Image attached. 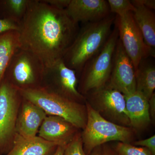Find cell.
Segmentation results:
<instances>
[{"mask_svg":"<svg viewBox=\"0 0 155 155\" xmlns=\"http://www.w3.org/2000/svg\"><path fill=\"white\" fill-rule=\"evenodd\" d=\"M19 25L20 48L33 53L46 67L63 59L79 30L66 10L43 0H31Z\"/></svg>","mask_w":155,"mask_h":155,"instance_id":"cell-1","label":"cell"},{"mask_svg":"<svg viewBox=\"0 0 155 155\" xmlns=\"http://www.w3.org/2000/svg\"><path fill=\"white\" fill-rule=\"evenodd\" d=\"M116 16L110 14L101 20L87 22L79 29L63 60L80 75L85 64L102 48L111 31Z\"/></svg>","mask_w":155,"mask_h":155,"instance_id":"cell-2","label":"cell"},{"mask_svg":"<svg viewBox=\"0 0 155 155\" xmlns=\"http://www.w3.org/2000/svg\"><path fill=\"white\" fill-rule=\"evenodd\" d=\"M19 91L25 100L41 108L46 114L61 117L78 129H83L85 127L87 121L86 105L69 99L42 87Z\"/></svg>","mask_w":155,"mask_h":155,"instance_id":"cell-3","label":"cell"},{"mask_svg":"<svg viewBox=\"0 0 155 155\" xmlns=\"http://www.w3.org/2000/svg\"><path fill=\"white\" fill-rule=\"evenodd\" d=\"M87 121L81 134L83 149L87 155L95 148L109 142L131 143L135 136L132 127L117 125L106 120L85 102Z\"/></svg>","mask_w":155,"mask_h":155,"instance_id":"cell-4","label":"cell"},{"mask_svg":"<svg viewBox=\"0 0 155 155\" xmlns=\"http://www.w3.org/2000/svg\"><path fill=\"white\" fill-rule=\"evenodd\" d=\"M119 32L115 24L102 48L85 64L80 74L78 91L85 96L105 86L110 76Z\"/></svg>","mask_w":155,"mask_h":155,"instance_id":"cell-5","label":"cell"},{"mask_svg":"<svg viewBox=\"0 0 155 155\" xmlns=\"http://www.w3.org/2000/svg\"><path fill=\"white\" fill-rule=\"evenodd\" d=\"M45 67L33 53L19 48L11 58L4 79L19 90L40 87Z\"/></svg>","mask_w":155,"mask_h":155,"instance_id":"cell-6","label":"cell"},{"mask_svg":"<svg viewBox=\"0 0 155 155\" xmlns=\"http://www.w3.org/2000/svg\"><path fill=\"white\" fill-rule=\"evenodd\" d=\"M86 101L106 120L117 125L130 127L125 96L106 84L84 96Z\"/></svg>","mask_w":155,"mask_h":155,"instance_id":"cell-7","label":"cell"},{"mask_svg":"<svg viewBox=\"0 0 155 155\" xmlns=\"http://www.w3.org/2000/svg\"><path fill=\"white\" fill-rule=\"evenodd\" d=\"M114 24L118 28L119 40L132 61L135 72L143 59L151 57L150 52L134 21L132 12L116 16Z\"/></svg>","mask_w":155,"mask_h":155,"instance_id":"cell-8","label":"cell"},{"mask_svg":"<svg viewBox=\"0 0 155 155\" xmlns=\"http://www.w3.org/2000/svg\"><path fill=\"white\" fill-rule=\"evenodd\" d=\"M19 90L4 79L0 85V152L7 149L17 120Z\"/></svg>","mask_w":155,"mask_h":155,"instance_id":"cell-9","label":"cell"},{"mask_svg":"<svg viewBox=\"0 0 155 155\" xmlns=\"http://www.w3.org/2000/svg\"><path fill=\"white\" fill-rule=\"evenodd\" d=\"M45 78L50 80V85L42 87L77 102H86L85 97L78 91L76 71L67 67L63 59L45 67Z\"/></svg>","mask_w":155,"mask_h":155,"instance_id":"cell-10","label":"cell"},{"mask_svg":"<svg viewBox=\"0 0 155 155\" xmlns=\"http://www.w3.org/2000/svg\"><path fill=\"white\" fill-rule=\"evenodd\" d=\"M107 84L124 95L136 91L135 69L119 38L114 52L110 76Z\"/></svg>","mask_w":155,"mask_h":155,"instance_id":"cell-11","label":"cell"},{"mask_svg":"<svg viewBox=\"0 0 155 155\" xmlns=\"http://www.w3.org/2000/svg\"><path fill=\"white\" fill-rule=\"evenodd\" d=\"M66 11L78 24L99 21L110 14L107 1L105 0H71Z\"/></svg>","mask_w":155,"mask_h":155,"instance_id":"cell-12","label":"cell"},{"mask_svg":"<svg viewBox=\"0 0 155 155\" xmlns=\"http://www.w3.org/2000/svg\"><path fill=\"white\" fill-rule=\"evenodd\" d=\"M78 128L59 116H46L38 130L39 137L58 146H67L77 134Z\"/></svg>","mask_w":155,"mask_h":155,"instance_id":"cell-13","label":"cell"},{"mask_svg":"<svg viewBox=\"0 0 155 155\" xmlns=\"http://www.w3.org/2000/svg\"><path fill=\"white\" fill-rule=\"evenodd\" d=\"M46 116V114L41 108L25 100L16 123L19 135L25 138L36 137L39 128Z\"/></svg>","mask_w":155,"mask_h":155,"instance_id":"cell-14","label":"cell"},{"mask_svg":"<svg viewBox=\"0 0 155 155\" xmlns=\"http://www.w3.org/2000/svg\"><path fill=\"white\" fill-rule=\"evenodd\" d=\"M124 96L130 127L135 130H140L147 127L151 120L149 111L148 100L137 91Z\"/></svg>","mask_w":155,"mask_h":155,"instance_id":"cell-15","label":"cell"},{"mask_svg":"<svg viewBox=\"0 0 155 155\" xmlns=\"http://www.w3.org/2000/svg\"><path fill=\"white\" fill-rule=\"evenodd\" d=\"M135 7L133 12L134 21L143 37L145 44L148 48L152 57H155V15L152 10L140 4L137 0L131 1Z\"/></svg>","mask_w":155,"mask_h":155,"instance_id":"cell-16","label":"cell"},{"mask_svg":"<svg viewBox=\"0 0 155 155\" xmlns=\"http://www.w3.org/2000/svg\"><path fill=\"white\" fill-rule=\"evenodd\" d=\"M58 146L39 137L25 138L18 135L5 155H54Z\"/></svg>","mask_w":155,"mask_h":155,"instance_id":"cell-17","label":"cell"},{"mask_svg":"<svg viewBox=\"0 0 155 155\" xmlns=\"http://www.w3.org/2000/svg\"><path fill=\"white\" fill-rule=\"evenodd\" d=\"M136 91L149 100L154 93L155 66L148 58L143 59L135 71Z\"/></svg>","mask_w":155,"mask_h":155,"instance_id":"cell-18","label":"cell"},{"mask_svg":"<svg viewBox=\"0 0 155 155\" xmlns=\"http://www.w3.org/2000/svg\"><path fill=\"white\" fill-rule=\"evenodd\" d=\"M19 48L18 31H11L0 34V85L11 58Z\"/></svg>","mask_w":155,"mask_h":155,"instance_id":"cell-19","label":"cell"},{"mask_svg":"<svg viewBox=\"0 0 155 155\" xmlns=\"http://www.w3.org/2000/svg\"><path fill=\"white\" fill-rule=\"evenodd\" d=\"M31 0H0V15L19 24L28 10Z\"/></svg>","mask_w":155,"mask_h":155,"instance_id":"cell-20","label":"cell"},{"mask_svg":"<svg viewBox=\"0 0 155 155\" xmlns=\"http://www.w3.org/2000/svg\"><path fill=\"white\" fill-rule=\"evenodd\" d=\"M117 155H153L146 148L118 142L114 148Z\"/></svg>","mask_w":155,"mask_h":155,"instance_id":"cell-21","label":"cell"},{"mask_svg":"<svg viewBox=\"0 0 155 155\" xmlns=\"http://www.w3.org/2000/svg\"><path fill=\"white\" fill-rule=\"evenodd\" d=\"M110 13L121 16L128 12H134L135 8L129 0H108Z\"/></svg>","mask_w":155,"mask_h":155,"instance_id":"cell-22","label":"cell"},{"mask_svg":"<svg viewBox=\"0 0 155 155\" xmlns=\"http://www.w3.org/2000/svg\"><path fill=\"white\" fill-rule=\"evenodd\" d=\"M64 155H87L83 149L81 134L77 133L65 147Z\"/></svg>","mask_w":155,"mask_h":155,"instance_id":"cell-23","label":"cell"},{"mask_svg":"<svg viewBox=\"0 0 155 155\" xmlns=\"http://www.w3.org/2000/svg\"><path fill=\"white\" fill-rule=\"evenodd\" d=\"M132 145L135 146H140L146 148L152 153L153 155H155V135H154L149 138L142 140L135 141L131 143Z\"/></svg>","mask_w":155,"mask_h":155,"instance_id":"cell-24","label":"cell"},{"mask_svg":"<svg viewBox=\"0 0 155 155\" xmlns=\"http://www.w3.org/2000/svg\"><path fill=\"white\" fill-rule=\"evenodd\" d=\"M19 28V24L8 19L0 18V34L11 31H18Z\"/></svg>","mask_w":155,"mask_h":155,"instance_id":"cell-25","label":"cell"},{"mask_svg":"<svg viewBox=\"0 0 155 155\" xmlns=\"http://www.w3.org/2000/svg\"><path fill=\"white\" fill-rule=\"evenodd\" d=\"M90 155H117L114 149L107 143L96 147L92 151Z\"/></svg>","mask_w":155,"mask_h":155,"instance_id":"cell-26","label":"cell"},{"mask_svg":"<svg viewBox=\"0 0 155 155\" xmlns=\"http://www.w3.org/2000/svg\"><path fill=\"white\" fill-rule=\"evenodd\" d=\"M43 1L56 8L66 10L71 0H43Z\"/></svg>","mask_w":155,"mask_h":155,"instance_id":"cell-27","label":"cell"},{"mask_svg":"<svg viewBox=\"0 0 155 155\" xmlns=\"http://www.w3.org/2000/svg\"><path fill=\"white\" fill-rule=\"evenodd\" d=\"M149 111L151 120L155 119V93L148 100Z\"/></svg>","mask_w":155,"mask_h":155,"instance_id":"cell-28","label":"cell"},{"mask_svg":"<svg viewBox=\"0 0 155 155\" xmlns=\"http://www.w3.org/2000/svg\"><path fill=\"white\" fill-rule=\"evenodd\" d=\"M137 2L147 8L151 10H154L155 9L154 0H137Z\"/></svg>","mask_w":155,"mask_h":155,"instance_id":"cell-29","label":"cell"},{"mask_svg":"<svg viewBox=\"0 0 155 155\" xmlns=\"http://www.w3.org/2000/svg\"><path fill=\"white\" fill-rule=\"evenodd\" d=\"M66 146H58L54 155H64V150Z\"/></svg>","mask_w":155,"mask_h":155,"instance_id":"cell-30","label":"cell"},{"mask_svg":"<svg viewBox=\"0 0 155 155\" xmlns=\"http://www.w3.org/2000/svg\"><path fill=\"white\" fill-rule=\"evenodd\" d=\"M0 153H1V152H0Z\"/></svg>","mask_w":155,"mask_h":155,"instance_id":"cell-31","label":"cell"}]
</instances>
